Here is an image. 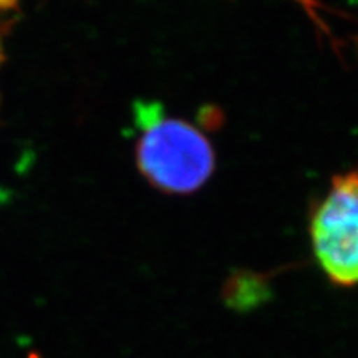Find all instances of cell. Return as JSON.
<instances>
[{
  "instance_id": "3",
  "label": "cell",
  "mask_w": 358,
  "mask_h": 358,
  "mask_svg": "<svg viewBox=\"0 0 358 358\" xmlns=\"http://www.w3.org/2000/svg\"><path fill=\"white\" fill-rule=\"evenodd\" d=\"M17 0H0V12L10 10V8L15 7Z\"/></svg>"
},
{
  "instance_id": "4",
  "label": "cell",
  "mask_w": 358,
  "mask_h": 358,
  "mask_svg": "<svg viewBox=\"0 0 358 358\" xmlns=\"http://www.w3.org/2000/svg\"><path fill=\"white\" fill-rule=\"evenodd\" d=\"M0 58H2V48H0Z\"/></svg>"
},
{
  "instance_id": "2",
  "label": "cell",
  "mask_w": 358,
  "mask_h": 358,
  "mask_svg": "<svg viewBox=\"0 0 358 358\" xmlns=\"http://www.w3.org/2000/svg\"><path fill=\"white\" fill-rule=\"evenodd\" d=\"M312 243L330 279L340 285L358 284V171L334 179L313 214Z\"/></svg>"
},
{
  "instance_id": "1",
  "label": "cell",
  "mask_w": 358,
  "mask_h": 358,
  "mask_svg": "<svg viewBox=\"0 0 358 358\" xmlns=\"http://www.w3.org/2000/svg\"><path fill=\"white\" fill-rule=\"evenodd\" d=\"M136 163L151 185L164 192L187 194L208 181L214 153L208 138L192 124L164 115L153 101L134 103Z\"/></svg>"
}]
</instances>
